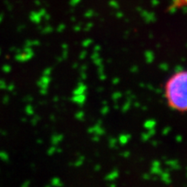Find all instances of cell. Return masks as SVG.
Returning a JSON list of instances; mask_svg holds the SVG:
<instances>
[{"label":"cell","instance_id":"9c48e42d","mask_svg":"<svg viewBox=\"0 0 187 187\" xmlns=\"http://www.w3.org/2000/svg\"><path fill=\"white\" fill-rule=\"evenodd\" d=\"M53 31H54V28L52 26H46V27H44V28H43L41 30V34L49 35V34H51Z\"/></svg>","mask_w":187,"mask_h":187},{"label":"cell","instance_id":"4fadbf2b","mask_svg":"<svg viewBox=\"0 0 187 187\" xmlns=\"http://www.w3.org/2000/svg\"><path fill=\"white\" fill-rule=\"evenodd\" d=\"M41 120V117L39 116V115H34V117L31 119V125L32 126H36V125H37L38 124V122Z\"/></svg>","mask_w":187,"mask_h":187},{"label":"cell","instance_id":"7a4b0ae2","mask_svg":"<svg viewBox=\"0 0 187 187\" xmlns=\"http://www.w3.org/2000/svg\"><path fill=\"white\" fill-rule=\"evenodd\" d=\"M35 56V52L32 48L24 46V49L16 53L15 60L18 63H26L30 60H31Z\"/></svg>","mask_w":187,"mask_h":187},{"label":"cell","instance_id":"44dd1931","mask_svg":"<svg viewBox=\"0 0 187 187\" xmlns=\"http://www.w3.org/2000/svg\"><path fill=\"white\" fill-rule=\"evenodd\" d=\"M24 101H28V103H31V102L33 101V98H32L31 95H29V96H25V98H24Z\"/></svg>","mask_w":187,"mask_h":187},{"label":"cell","instance_id":"52a82bcc","mask_svg":"<svg viewBox=\"0 0 187 187\" xmlns=\"http://www.w3.org/2000/svg\"><path fill=\"white\" fill-rule=\"evenodd\" d=\"M40 44H41V43H40V41H38V40H27V41H25V43H24V46H26V47H31V48L39 46Z\"/></svg>","mask_w":187,"mask_h":187},{"label":"cell","instance_id":"4316f807","mask_svg":"<svg viewBox=\"0 0 187 187\" xmlns=\"http://www.w3.org/2000/svg\"><path fill=\"white\" fill-rule=\"evenodd\" d=\"M62 47H63V50H67V44H63V46H62Z\"/></svg>","mask_w":187,"mask_h":187},{"label":"cell","instance_id":"7c38bea8","mask_svg":"<svg viewBox=\"0 0 187 187\" xmlns=\"http://www.w3.org/2000/svg\"><path fill=\"white\" fill-rule=\"evenodd\" d=\"M12 66L10 64H4L2 66V71L4 73H5V74L10 73L12 71Z\"/></svg>","mask_w":187,"mask_h":187},{"label":"cell","instance_id":"d4e9b609","mask_svg":"<svg viewBox=\"0 0 187 187\" xmlns=\"http://www.w3.org/2000/svg\"><path fill=\"white\" fill-rule=\"evenodd\" d=\"M0 133H1L2 135H6L7 134V133L5 131H0Z\"/></svg>","mask_w":187,"mask_h":187},{"label":"cell","instance_id":"ac0fdd59","mask_svg":"<svg viewBox=\"0 0 187 187\" xmlns=\"http://www.w3.org/2000/svg\"><path fill=\"white\" fill-rule=\"evenodd\" d=\"M31 184V180H29V179H26V180H24L22 184H21V187H29L30 185Z\"/></svg>","mask_w":187,"mask_h":187},{"label":"cell","instance_id":"8fae6325","mask_svg":"<svg viewBox=\"0 0 187 187\" xmlns=\"http://www.w3.org/2000/svg\"><path fill=\"white\" fill-rule=\"evenodd\" d=\"M56 152V146H54V145H52L50 147H49V149L47 150V154L49 155V156H52V155H54L55 153Z\"/></svg>","mask_w":187,"mask_h":187},{"label":"cell","instance_id":"d6986e66","mask_svg":"<svg viewBox=\"0 0 187 187\" xmlns=\"http://www.w3.org/2000/svg\"><path fill=\"white\" fill-rule=\"evenodd\" d=\"M2 102H3V104L7 105L10 102V96L9 95H5L3 97V99H2Z\"/></svg>","mask_w":187,"mask_h":187},{"label":"cell","instance_id":"f1b7e54d","mask_svg":"<svg viewBox=\"0 0 187 187\" xmlns=\"http://www.w3.org/2000/svg\"><path fill=\"white\" fill-rule=\"evenodd\" d=\"M2 20H3V18H2V16H1V17H0V23L2 22Z\"/></svg>","mask_w":187,"mask_h":187},{"label":"cell","instance_id":"83f0119b","mask_svg":"<svg viewBox=\"0 0 187 187\" xmlns=\"http://www.w3.org/2000/svg\"><path fill=\"white\" fill-rule=\"evenodd\" d=\"M54 101H58V98H57V96H54Z\"/></svg>","mask_w":187,"mask_h":187},{"label":"cell","instance_id":"2e32d148","mask_svg":"<svg viewBox=\"0 0 187 187\" xmlns=\"http://www.w3.org/2000/svg\"><path fill=\"white\" fill-rule=\"evenodd\" d=\"M52 74V69L51 68H46L44 71H43V75H49L50 76Z\"/></svg>","mask_w":187,"mask_h":187},{"label":"cell","instance_id":"e0dca14e","mask_svg":"<svg viewBox=\"0 0 187 187\" xmlns=\"http://www.w3.org/2000/svg\"><path fill=\"white\" fill-rule=\"evenodd\" d=\"M15 88H16V86H15V84L12 82V83H10V84H8V85H7L6 90L10 91V92H13V91L15 90Z\"/></svg>","mask_w":187,"mask_h":187},{"label":"cell","instance_id":"7402d4cb","mask_svg":"<svg viewBox=\"0 0 187 187\" xmlns=\"http://www.w3.org/2000/svg\"><path fill=\"white\" fill-rule=\"evenodd\" d=\"M50 119L51 121H55V120H56V116H55L54 114H51V115L50 116Z\"/></svg>","mask_w":187,"mask_h":187},{"label":"cell","instance_id":"ba28073f","mask_svg":"<svg viewBox=\"0 0 187 187\" xmlns=\"http://www.w3.org/2000/svg\"><path fill=\"white\" fill-rule=\"evenodd\" d=\"M41 14H37V13H33L32 15H31V20L35 23V24H39L41 22Z\"/></svg>","mask_w":187,"mask_h":187},{"label":"cell","instance_id":"5b68a950","mask_svg":"<svg viewBox=\"0 0 187 187\" xmlns=\"http://www.w3.org/2000/svg\"><path fill=\"white\" fill-rule=\"evenodd\" d=\"M63 183H62L61 179L59 177H53L51 180H50V183L49 184H46V186L48 187H50V186H53V187H58V186H63Z\"/></svg>","mask_w":187,"mask_h":187},{"label":"cell","instance_id":"5bb4252c","mask_svg":"<svg viewBox=\"0 0 187 187\" xmlns=\"http://www.w3.org/2000/svg\"><path fill=\"white\" fill-rule=\"evenodd\" d=\"M175 5L177 6H185L187 5V0H175Z\"/></svg>","mask_w":187,"mask_h":187},{"label":"cell","instance_id":"484cf974","mask_svg":"<svg viewBox=\"0 0 187 187\" xmlns=\"http://www.w3.org/2000/svg\"><path fill=\"white\" fill-rule=\"evenodd\" d=\"M56 152H58V153L62 152V149H61V148H58V147H56Z\"/></svg>","mask_w":187,"mask_h":187},{"label":"cell","instance_id":"6da1fadb","mask_svg":"<svg viewBox=\"0 0 187 187\" xmlns=\"http://www.w3.org/2000/svg\"><path fill=\"white\" fill-rule=\"evenodd\" d=\"M168 105L174 110L187 112V70L175 73L165 88Z\"/></svg>","mask_w":187,"mask_h":187},{"label":"cell","instance_id":"cb8c5ba5","mask_svg":"<svg viewBox=\"0 0 187 187\" xmlns=\"http://www.w3.org/2000/svg\"><path fill=\"white\" fill-rule=\"evenodd\" d=\"M37 144H43V140H42V139H38L37 140Z\"/></svg>","mask_w":187,"mask_h":187},{"label":"cell","instance_id":"3957f363","mask_svg":"<svg viewBox=\"0 0 187 187\" xmlns=\"http://www.w3.org/2000/svg\"><path fill=\"white\" fill-rule=\"evenodd\" d=\"M51 82V78L49 75H42L39 80L37 81V84L39 87V89H48L49 86Z\"/></svg>","mask_w":187,"mask_h":187},{"label":"cell","instance_id":"603a6c76","mask_svg":"<svg viewBox=\"0 0 187 187\" xmlns=\"http://www.w3.org/2000/svg\"><path fill=\"white\" fill-rule=\"evenodd\" d=\"M24 27H25L24 25V26H22V27H18V31H23L25 29Z\"/></svg>","mask_w":187,"mask_h":187},{"label":"cell","instance_id":"9a60e30c","mask_svg":"<svg viewBox=\"0 0 187 187\" xmlns=\"http://www.w3.org/2000/svg\"><path fill=\"white\" fill-rule=\"evenodd\" d=\"M7 83L5 80L0 79V90H6Z\"/></svg>","mask_w":187,"mask_h":187},{"label":"cell","instance_id":"f546056e","mask_svg":"<svg viewBox=\"0 0 187 187\" xmlns=\"http://www.w3.org/2000/svg\"><path fill=\"white\" fill-rule=\"evenodd\" d=\"M0 56H1V49H0Z\"/></svg>","mask_w":187,"mask_h":187},{"label":"cell","instance_id":"ffe728a7","mask_svg":"<svg viewBox=\"0 0 187 187\" xmlns=\"http://www.w3.org/2000/svg\"><path fill=\"white\" fill-rule=\"evenodd\" d=\"M64 29H65V26H64L63 24H60V25L56 28V31L59 32V33H61V32H63V31H64Z\"/></svg>","mask_w":187,"mask_h":187},{"label":"cell","instance_id":"8992f818","mask_svg":"<svg viewBox=\"0 0 187 187\" xmlns=\"http://www.w3.org/2000/svg\"><path fill=\"white\" fill-rule=\"evenodd\" d=\"M24 112L28 116H32L35 114V108L31 103H27V105L24 107Z\"/></svg>","mask_w":187,"mask_h":187},{"label":"cell","instance_id":"277c9868","mask_svg":"<svg viewBox=\"0 0 187 187\" xmlns=\"http://www.w3.org/2000/svg\"><path fill=\"white\" fill-rule=\"evenodd\" d=\"M63 139V135H62V134H60V133H54V134L51 136L50 142H51V145L57 146Z\"/></svg>","mask_w":187,"mask_h":187},{"label":"cell","instance_id":"30bf717a","mask_svg":"<svg viewBox=\"0 0 187 187\" xmlns=\"http://www.w3.org/2000/svg\"><path fill=\"white\" fill-rule=\"evenodd\" d=\"M0 159L4 162H8L10 159V156H9L8 152H6L5 151H0Z\"/></svg>","mask_w":187,"mask_h":187}]
</instances>
